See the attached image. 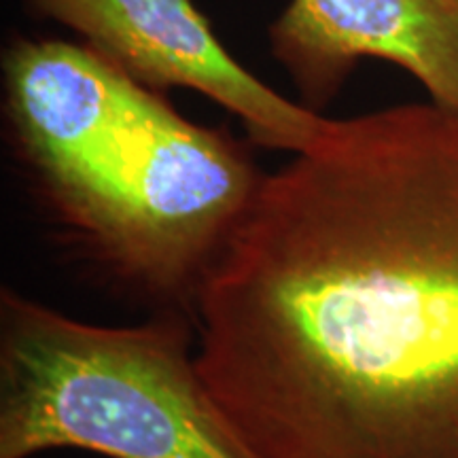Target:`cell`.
Listing matches in <instances>:
<instances>
[{
	"label": "cell",
	"mask_w": 458,
	"mask_h": 458,
	"mask_svg": "<svg viewBox=\"0 0 458 458\" xmlns=\"http://www.w3.org/2000/svg\"><path fill=\"white\" fill-rule=\"evenodd\" d=\"M193 312L259 458H458V114L329 119L263 176Z\"/></svg>",
	"instance_id": "cell-1"
},
{
	"label": "cell",
	"mask_w": 458,
	"mask_h": 458,
	"mask_svg": "<svg viewBox=\"0 0 458 458\" xmlns=\"http://www.w3.org/2000/svg\"><path fill=\"white\" fill-rule=\"evenodd\" d=\"M17 139L49 208L128 289L191 306L263 176L96 49L26 41L4 62Z\"/></svg>",
	"instance_id": "cell-2"
},
{
	"label": "cell",
	"mask_w": 458,
	"mask_h": 458,
	"mask_svg": "<svg viewBox=\"0 0 458 458\" xmlns=\"http://www.w3.org/2000/svg\"><path fill=\"white\" fill-rule=\"evenodd\" d=\"M259 458L199 371L189 320L85 323L0 291V458Z\"/></svg>",
	"instance_id": "cell-3"
},
{
	"label": "cell",
	"mask_w": 458,
	"mask_h": 458,
	"mask_svg": "<svg viewBox=\"0 0 458 458\" xmlns=\"http://www.w3.org/2000/svg\"><path fill=\"white\" fill-rule=\"evenodd\" d=\"M45 15L81 32L136 81L189 88L242 119L257 145L303 151L329 119L289 102L250 74L215 37L191 0H32Z\"/></svg>",
	"instance_id": "cell-4"
},
{
	"label": "cell",
	"mask_w": 458,
	"mask_h": 458,
	"mask_svg": "<svg viewBox=\"0 0 458 458\" xmlns=\"http://www.w3.org/2000/svg\"><path fill=\"white\" fill-rule=\"evenodd\" d=\"M270 37L314 105L368 55L410 71L435 105L458 114V0H291Z\"/></svg>",
	"instance_id": "cell-5"
}]
</instances>
